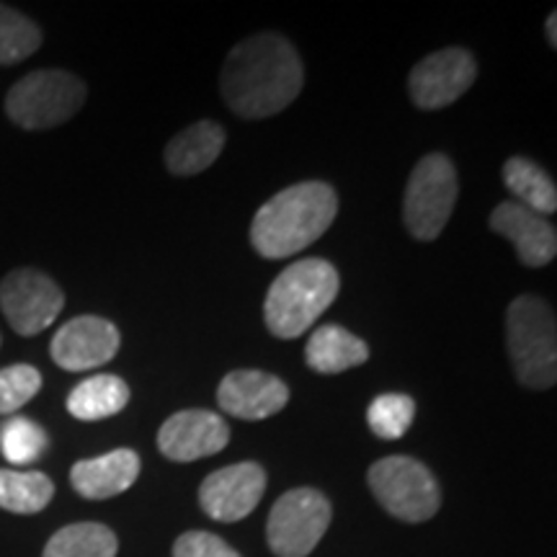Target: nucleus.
Returning a JSON list of instances; mask_svg holds the SVG:
<instances>
[{"instance_id":"obj_13","label":"nucleus","mask_w":557,"mask_h":557,"mask_svg":"<svg viewBox=\"0 0 557 557\" xmlns=\"http://www.w3.org/2000/svg\"><path fill=\"white\" fill-rule=\"evenodd\" d=\"M230 426L227 421L212 410H178L158 431L160 455L171 462H197L212 457L227 447Z\"/></svg>"},{"instance_id":"obj_4","label":"nucleus","mask_w":557,"mask_h":557,"mask_svg":"<svg viewBox=\"0 0 557 557\" xmlns=\"http://www.w3.org/2000/svg\"><path fill=\"white\" fill-rule=\"evenodd\" d=\"M506 346L517 380L529 389H549L557 380L555 312L537 295H521L506 310Z\"/></svg>"},{"instance_id":"obj_11","label":"nucleus","mask_w":557,"mask_h":557,"mask_svg":"<svg viewBox=\"0 0 557 557\" xmlns=\"http://www.w3.org/2000/svg\"><path fill=\"white\" fill-rule=\"evenodd\" d=\"M267 493V472L259 462L227 465L205 478L199 487V506L209 519L222 524L250 517Z\"/></svg>"},{"instance_id":"obj_2","label":"nucleus","mask_w":557,"mask_h":557,"mask_svg":"<svg viewBox=\"0 0 557 557\" xmlns=\"http://www.w3.org/2000/svg\"><path fill=\"white\" fill-rule=\"evenodd\" d=\"M338 214V194L323 181H302L278 191L256 212L250 243L263 259H289L312 246Z\"/></svg>"},{"instance_id":"obj_14","label":"nucleus","mask_w":557,"mask_h":557,"mask_svg":"<svg viewBox=\"0 0 557 557\" xmlns=\"http://www.w3.org/2000/svg\"><path fill=\"white\" fill-rule=\"evenodd\" d=\"M218 403L240 421H263L287 408L289 387L261 369H235L220 382Z\"/></svg>"},{"instance_id":"obj_25","label":"nucleus","mask_w":557,"mask_h":557,"mask_svg":"<svg viewBox=\"0 0 557 557\" xmlns=\"http://www.w3.org/2000/svg\"><path fill=\"white\" fill-rule=\"evenodd\" d=\"M416 418V403L413 398L400 393H387L380 395V398L372 400V406L367 410V423L372 429L374 436L387 438V442H395V438H403L408 434L410 423Z\"/></svg>"},{"instance_id":"obj_15","label":"nucleus","mask_w":557,"mask_h":557,"mask_svg":"<svg viewBox=\"0 0 557 557\" xmlns=\"http://www.w3.org/2000/svg\"><path fill=\"white\" fill-rule=\"evenodd\" d=\"M491 230L504 235L517 246L519 261L524 267L540 269L547 267L557 253V233L549 225L547 218L532 212V209L521 207L519 201H504L493 209Z\"/></svg>"},{"instance_id":"obj_5","label":"nucleus","mask_w":557,"mask_h":557,"mask_svg":"<svg viewBox=\"0 0 557 557\" xmlns=\"http://www.w3.org/2000/svg\"><path fill=\"white\" fill-rule=\"evenodd\" d=\"M88 88L67 70H34L5 96V114L21 129H50L65 124L86 103Z\"/></svg>"},{"instance_id":"obj_12","label":"nucleus","mask_w":557,"mask_h":557,"mask_svg":"<svg viewBox=\"0 0 557 557\" xmlns=\"http://www.w3.org/2000/svg\"><path fill=\"white\" fill-rule=\"evenodd\" d=\"M122 346L120 329L107 318L78 315L67 320L54 333L50 354L52 361L67 372H88V369L103 367L116 357Z\"/></svg>"},{"instance_id":"obj_8","label":"nucleus","mask_w":557,"mask_h":557,"mask_svg":"<svg viewBox=\"0 0 557 557\" xmlns=\"http://www.w3.org/2000/svg\"><path fill=\"white\" fill-rule=\"evenodd\" d=\"M333 519L331 500L315 487L287 491L271 508L267 540L276 557H308L325 537Z\"/></svg>"},{"instance_id":"obj_27","label":"nucleus","mask_w":557,"mask_h":557,"mask_svg":"<svg viewBox=\"0 0 557 557\" xmlns=\"http://www.w3.org/2000/svg\"><path fill=\"white\" fill-rule=\"evenodd\" d=\"M173 557H243L225 540L212 532H186L173 545Z\"/></svg>"},{"instance_id":"obj_26","label":"nucleus","mask_w":557,"mask_h":557,"mask_svg":"<svg viewBox=\"0 0 557 557\" xmlns=\"http://www.w3.org/2000/svg\"><path fill=\"white\" fill-rule=\"evenodd\" d=\"M41 389V374L32 364L0 369V416L16 413Z\"/></svg>"},{"instance_id":"obj_1","label":"nucleus","mask_w":557,"mask_h":557,"mask_svg":"<svg viewBox=\"0 0 557 557\" xmlns=\"http://www.w3.org/2000/svg\"><path fill=\"white\" fill-rule=\"evenodd\" d=\"M302 60L289 39L263 32L230 50L220 75L222 99L243 120H269L302 90Z\"/></svg>"},{"instance_id":"obj_16","label":"nucleus","mask_w":557,"mask_h":557,"mask_svg":"<svg viewBox=\"0 0 557 557\" xmlns=\"http://www.w3.org/2000/svg\"><path fill=\"white\" fill-rule=\"evenodd\" d=\"M139 478V455L135 449H114L109 455L81 459L70 470L75 493L88 500H107L129 491Z\"/></svg>"},{"instance_id":"obj_21","label":"nucleus","mask_w":557,"mask_h":557,"mask_svg":"<svg viewBox=\"0 0 557 557\" xmlns=\"http://www.w3.org/2000/svg\"><path fill=\"white\" fill-rule=\"evenodd\" d=\"M120 540L114 529L99 521H81L54 532L41 557H116Z\"/></svg>"},{"instance_id":"obj_6","label":"nucleus","mask_w":557,"mask_h":557,"mask_svg":"<svg viewBox=\"0 0 557 557\" xmlns=\"http://www.w3.org/2000/svg\"><path fill=\"white\" fill-rule=\"evenodd\" d=\"M459 178L444 152H431L416 163L403 199V222L416 240H436L455 212Z\"/></svg>"},{"instance_id":"obj_20","label":"nucleus","mask_w":557,"mask_h":557,"mask_svg":"<svg viewBox=\"0 0 557 557\" xmlns=\"http://www.w3.org/2000/svg\"><path fill=\"white\" fill-rule=\"evenodd\" d=\"M504 184L517 197L521 207L532 209V212L542 214V218H547V214H553L557 209L555 181L534 160L521 156L508 158L504 165Z\"/></svg>"},{"instance_id":"obj_3","label":"nucleus","mask_w":557,"mask_h":557,"mask_svg":"<svg viewBox=\"0 0 557 557\" xmlns=\"http://www.w3.org/2000/svg\"><path fill=\"white\" fill-rule=\"evenodd\" d=\"M338 269L325 259H302L289 263L269 287L263 318L271 336L292 341L315 325V320L338 297Z\"/></svg>"},{"instance_id":"obj_24","label":"nucleus","mask_w":557,"mask_h":557,"mask_svg":"<svg viewBox=\"0 0 557 557\" xmlns=\"http://www.w3.org/2000/svg\"><path fill=\"white\" fill-rule=\"evenodd\" d=\"M47 447H50L47 431L32 418L11 416L0 426V451L11 465H34Z\"/></svg>"},{"instance_id":"obj_7","label":"nucleus","mask_w":557,"mask_h":557,"mask_svg":"<svg viewBox=\"0 0 557 557\" xmlns=\"http://www.w3.org/2000/svg\"><path fill=\"white\" fill-rule=\"evenodd\" d=\"M369 487H372L377 504L389 517L421 524L436 517L442 508V491L426 465L413 457H385L377 459L367 472Z\"/></svg>"},{"instance_id":"obj_19","label":"nucleus","mask_w":557,"mask_h":557,"mask_svg":"<svg viewBox=\"0 0 557 557\" xmlns=\"http://www.w3.org/2000/svg\"><path fill=\"white\" fill-rule=\"evenodd\" d=\"M129 403V385L116 374H96L83 380L67 395V413L78 421L94 423L122 413Z\"/></svg>"},{"instance_id":"obj_10","label":"nucleus","mask_w":557,"mask_h":557,"mask_svg":"<svg viewBox=\"0 0 557 557\" xmlns=\"http://www.w3.org/2000/svg\"><path fill=\"white\" fill-rule=\"evenodd\" d=\"M478 78V62L462 47L431 52L410 70L408 90L418 109L436 111L468 94Z\"/></svg>"},{"instance_id":"obj_28","label":"nucleus","mask_w":557,"mask_h":557,"mask_svg":"<svg viewBox=\"0 0 557 557\" xmlns=\"http://www.w3.org/2000/svg\"><path fill=\"white\" fill-rule=\"evenodd\" d=\"M547 39H549V45L553 47H557V13H549V18H547Z\"/></svg>"},{"instance_id":"obj_22","label":"nucleus","mask_w":557,"mask_h":557,"mask_svg":"<svg viewBox=\"0 0 557 557\" xmlns=\"http://www.w3.org/2000/svg\"><path fill=\"white\" fill-rule=\"evenodd\" d=\"M54 498V483L39 470H0V508L11 513H39Z\"/></svg>"},{"instance_id":"obj_9","label":"nucleus","mask_w":557,"mask_h":557,"mask_svg":"<svg viewBox=\"0 0 557 557\" xmlns=\"http://www.w3.org/2000/svg\"><path fill=\"white\" fill-rule=\"evenodd\" d=\"M65 308V295L39 269H13L0 282V310L18 336H39Z\"/></svg>"},{"instance_id":"obj_18","label":"nucleus","mask_w":557,"mask_h":557,"mask_svg":"<svg viewBox=\"0 0 557 557\" xmlns=\"http://www.w3.org/2000/svg\"><path fill=\"white\" fill-rule=\"evenodd\" d=\"M369 359L364 341L336 323H325L312 331L305 346V361L320 374H341L346 369L361 367Z\"/></svg>"},{"instance_id":"obj_23","label":"nucleus","mask_w":557,"mask_h":557,"mask_svg":"<svg viewBox=\"0 0 557 557\" xmlns=\"http://www.w3.org/2000/svg\"><path fill=\"white\" fill-rule=\"evenodd\" d=\"M41 47V29L29 16L0 3V65H16Z\"/></svg>"},{"instance_id":"obj_17","label":"nucleus","mask_w":557,"mask_h":557,"mask_svg":"<svg viewBox=\"0 0 557 557\" xmlns=\"http://www.w3.org/2000/svg\"><path fill=\"white\" fill-rule=\"evenodd\" d=\"M225 148V129L218 122L201 120L181 129L165 148V165L173 176H197L207 171Z\"/></svg>"}]
</instances>
